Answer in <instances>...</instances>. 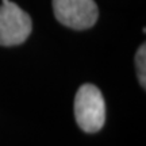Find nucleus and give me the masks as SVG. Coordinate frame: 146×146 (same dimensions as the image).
Segmentation results:
<instances>
[{
    "label": "nucleus",
    "mask_w": 146,
    "mask_h": 146,
    "mask_svg": "<svg viewBox=\"0 0 146 146\" xmlns=\"http://www.w3.org/2000/svg\"><path fill=\"white\" fill-rule=\"evenodd\" d=\"M74 118L85 133L99 131L106 122L104 98L96 85L83 84L74 96Z\"/></svg>",
    "instance_id": "1"
},
{
    "label": "nucleus",
    "mask_w": 146,
    "mask_h": 146,
    "mask_svg": "<svg viewBox=\"0 0 146 146\" xmlns=\"http://www.w3.org/2000/svg\"><path fill=\"white\" fill-rule=\"evenodd\" d=\"M33 29L30 15L10 0L0 5V45L15 46L26 41Z\"/></svg>",
    "instance_id": "2"
},
{
    "label": "nucleus",
    "mask_w": 146,
    "mask_h": 146,
    "mask_svg": "<svg viewBox=\"0 0 146 146\" xmlns=\"http://www.w3.org/2000/svg\"><path fill=\"white\" fill-rule=\"evenodd\" d=\"M53 12L61 25L73 30L92 27L99 16L94 0H53Z\"/></svg>",
    "instance_id": "3"
},
{
    "label": "nucleus",
    "mask_w": 146,
    "mask_h": 146,
    "mask_svg": "<svg viewBox=\"0 0 146 146\" xmlns=\"http://www.w3.org/2000/svg\"><path fill=\"white\" fill-rule=\"evenodd\" d=\"M146 47L145 43H142L138 47L135 54V66H137V74H138V80L141 83L142 88H145V77H146Z\"/></svg>",
    "instance_id": "4"
}]
</instances>
